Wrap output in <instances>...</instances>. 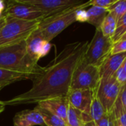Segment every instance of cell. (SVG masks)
Returning <instances> with one entry per match:
<instances>
[{"label": "cell", "instance_id": "cell-15", "mask_svg": "<svg viewBox=\"0 0 126 126\" xmlns=\"http://www.w3.org/2000/svg\"><path fill=\"white\" fill-rule=\"evenodd\" d=\"M38 75L34 74L21 73L7 69H3L0 68V90L4 87L12 84L17 81L31 80H33L34 78Z\"/></svg>", "mask_w": 126, "mask_h": 126}, {"label": "cell", "instance_id": "cell-2", "mask_svg": "<svg viewBox=\"0 0 126 126\" xmlns=\"http://www.w3.org/2000/svg\"><path fill=\"white\" fill-rule=\"evenodd\" d=\"M0 68L37 75L44 70L27 54L26 40L0 47Z\"/></svg>", "mask_w": 126, "mask_h": 126}, {"label": "cell", "instance_id": "cell-12", "mask_svg": "<svg viewBox=\"0 0 126 126\" xmlns=\"http://www.w3.org/2000/svg\"><path fill=\"white\" fill-rule=\"evenodd\" d=\"M37 105L57 115L67 124V115L69 106L68 97H58L46 100L37 103Z\"/></svg>", "mask_w": 126, "mask_h": 126}, {"label": "cell", "instance_id": "cell-14", "mask_svg": "<svg viewBox=\"0 0 126 126\" xmlns=\"http://www.w3.org/2000/svg\"><path fill=\"white\" fill-rule=\"evenodd\" d=\"M13 126H45L41 115L35 109L18 112L13 120Z\"/></svg>", "mask_w": 126, "mask_h": 126}, {"label": "cell", "instance_id": "cell-25", "mask_svg": "<svg viewBox=\"0 0 126 126\" xmlns=\"http://www.w3.org/2000/svg\"><path fill=\"white\" fill-rule=\"evenodd\" d=\"M117 0H90V6L108 9Z\"/></svg>", "mask_w": 126, "mask_h": 126}, {"label": "cell", "instance_id": "cell-7", "mask_svg": "<svg viewBox=\"0 0 126 126\" xmlns=\"http://www.w3.org/2000/svg\"><path fill=\"white\" fill-rule=\"evenodd\" d=\"M2 16L9 18L27 21H41L48 17L45 13L38 10L22 0H10L7 1Z\"/></svg>", "mask_w": 126, "mask_h": 126}, {"label": "cell", "instance_id": "cell-26", "mask_svg": "<svg viewBox=\"0 0 126 126\" xmlns=\"http://www.w3.org/2000/svg\"><path fill=\"white\" fill-rule=\"evenodd\" d=\"M126 52V40H120L113 44L111 55Z\"/></svg>", "mask_w": 126, "mask_h": 126}, {"label": "cell", "instance_id": "cell-20", "mask_svg": "<svg viewBox=\"0 0 126 126\" xmlns=\"http://www.w3.org/2000/svg\"><path fill=\"white\" fill-rule=\"evenodd\" d=\"M117 24L116 20L111 16V14L108 13L100 27L103 35L107 38H111L117 29Z\"/></svg>", "mask_w": 126, "mask_h": 126}, {"label": "cell", "instance_id": "cell-23", "mask_svg": "<svg viewBox=\"0 0 126 126\" xmlns=\"http://www.w3.org/2000/svg\"><path fill=\"white\" fill-rule=\"evenodd\" d=\"M126 32V13L124 16L118 21L117 24V29L114 33V35L111 38L113 43L118 41L123 34Z\"/></svg>", "mask_w": 126, "mask_h": 126}, {"label": "cell", "instance_id": "cell-3", "mask_svg": "<svg viewBox=\"0 0 126 126\" xmlns=\"http://www.w3.org/2000/svg\"><path fill=\"white\" fill-rule=\"evenodd\" d=\"M90 6V1L65 10L63 12L48 16L41 21L37 32L47 41L50 42L62 31L78 21V12Z\"/></svg>", "mask_w": 126, "mask_h": 126}, {"label": "cell", "instance_id": "cell-11", "mask_svg": "<svg viewBox=\"0 0 126 126\" xmlns=\"http://www.w3.org/2000/svg\"><path fill=\"white\" fill-rule=\"evenodd\" d=\"M96 90L75 89L70 90L67 97L69 104L75 109L81 111L83 114H89L91 105Z\"/></svg>", "mask_w": 126, "mask_h": 126}, {"label": "cell", "instance_id": "cell-24", "mask_svg": "<svg viewBox=\"0 0 126 126\" xmlns=\"http://www.w3.org/2000/svg\"><path fill=\"white\" fill-rule=\"evenodd\" d=\"M115 120L116 117L114 111H112L106 114L101 119H100L94 123L96 126H114Z\"/></svg>", "mask_w": 126, "mask_h": 126}, {"label": "cell", "instance_id": "cell-10", "mask_svg": "<svg viewBox=\"0 0 126 126\" xmlns=\"http://www.w3.org/2000/svg\"><path fill=\"white\" fill-rule=\"evenodd\" d=\"M51 47L50 42L46 41L36 30L26 39L27 54L37 62L49 53Z\"/></svg>", "mask_w": 126, "mask_h": 126}, {"label": "cell", "instance_id": "cell-31", "mask_svg": "<svg viewBox=\"0 0 126 126\" xmlns=\"http://www.w3.org/2000/svg\"><path fill=\"white\" fill-rule=\"evenodd\" d=\"M5 105H4V101H2V100H0V114L4 110V109H5Z\"/></svg>", "mask_w": 126, "mask_h": 126}, {"label": "cell", "instance_id": "cell-8", "mask_svg": "<svg viewBox=\"0 0 126 126\" xmlns=\"http://www.w3.org/2000/svg\"><path fill=\"white\" fill-rule=\"evenodd\" d=\"M120 89L121 85L117 81L114 77L100 80L96 90V95L107 112L113 111Z\"/></svg>", "mask_w": 126, "mask_h": 126}, {"label": "cell", "instance_id": "cell-35", "mask_svg": "<svg viewBox=\"0 0 126 126\" xmlns=\"http://www.w3.org/2000/svg\"><path fill=\"white\" fill-rule=\"evenodd\" d=\"M114 126H120V124L118 123V122H117V119H116V120H115V121H114Z\"/></svg>", "mask_w": 126, "mask_h": 126}, {"label": "cell", "instance_id": "cell-30", "mask_svg": "<svg viewBox=\"0 0 126 126\" xmlns=\"http://www.w3.org/2000/svg\"><path fill=\"white\" fill-rule=\"evenodd\" d=\"M5 22H6V17L4 16H1V17L0 18V31L2 29L3 26L4 25Z\"/></svg>", "mask_w": 126, "mask_h": 126}, {"label": "cell", "instance_id": "cell-9", "mask_svg": "<svg viewBox=\"0 0 126 126\" xmlns=\"http://www.w3.org/2000/svg\"><path fill=\"white\" fill-rule=\"evenodd\" d=\"M47 16L63 12L83 4L80 0H22Z\"/></svg>", "mask_w": 126, "mask_h": 126}, {"label": "cell", "instance_id": "cell-28", "mask_svg": "<svg viewBox=\"0 0 126 126\" xmlns=\"http://www.w3.org/2000/svg\"><path fill=\"white\" fill-rule=\"evenodd\" d=\"M118 123L120 126H126V111H123L115 116Z\"/></svg>", "mask_w": 126, "mask_h": 126}, {"label": "cell", "instance_id": "cell-4", "mask_svg": "<svg viewBox=\"0 0 126 126\" xmlns=\"http://www.w3.org/2000/svg\"><path fill=\"white\" fill-rule=\"evenodd\" d=\"M40 22L6 17V22L0 31V47L26 40L38 28Z\"/></svg>", "mask_w": 126, "mask_h": 126}, {"label": "cell", "instance_id": "cell-17", "mask_svg": "<svg viewBox=\"0 0 126 126\" xmlns=\"http://www.w3.org/2000/svg\"><path fill=\"white\" fill-rule=\"evenodd\" d=\"M107 113H108L107 111L106 110V109L104 108L101 102L97 98L96 95V92H95L93 100H92V105H91L89 114L88 116L83 114V117H84L86 123L89 122H92V121L95 123L98 121L100 119H101Z\"/></svg>", "mask_w": 126, "mask_h": 126}, {"label": "cell", "instance_id": "cell-18", "mask_svg": "<svg viewBox=\"0 0 126 126\" xmlns=\"http://www.w3.org/2000/svg\"><path fill=\"white\" fill-rule=\"evenodd\" d=\"M35 109L41 115L44 121L45 126H68L63 120L49 111L48 110L43 109L38 105L35 107Z\"/></svg>", "mask_w": 126, "mask_h": 126}, {"label": "cell", "instance_id": "cell-13", "mask_svg": "<svg viewBox=\"0 0 126 126\" xmlns=\"http://www.w3.org/2000/svg\"><path fill=\"white\" fill-rule=\"evenodd\" d=\"M126 58V52L110 55L99 66L100 80L114 77Z\"/></svg>", "mask_w": 126, "mask_h": 126}, {"label": "cell", "instance_id": "cell-34", "mask_svg": "<svg viewBox=\"0 0 126 126\" xmlns=\"http://www.w3.org/2000/svg\"><path fill=\"white\" fill-rule=\"evenodd\" d=\"M120 40H126V32L123 34V35L121 37V38H120ZM120 40H119V41H120Z\"/></svg>", "mask_w": 126, "mask_h": 126}, {"label": "cell", "instance_id": "cell-19", "mask_svg": "<svg viewBox=\"0 0 126 126\" xmlns=\"http://www.w3.org/2000/svg\"><path fill=\"white\" fill-rule=\"evenodd\" d=\"M67 124L68 126H85L86 124L83 114L79 110L73 108L70 104L68 110Z\"/></svg>", "mask_w": 126, "mask_h": 126}, {"label": "cell", "instance_id": "cell-1", "mask_svg": "<svg viewBox=\"0 0 126 126\" xmlns=\"http://www.w3.org/2000/svg\"><path fill=\"white\" fill-rule=\"evenodd\" d=\"M89 42H75L65 46L63 49L41 75L34 78L32 86L28 91L4 100L5 106L38 103L41 101L67 97L73 73L82 58Z\"/></svg>", "mask_w": 126, "mask_h": 126}, {"label": "cell", "instance_id": "cell-32", "mask_svg": "<svg viewBox=\"0 0 126 126\" xmlns=\"http://www.w3.org/2000/svg\"><path fill=\"white\" fill-rule=\"evenodd\" d=\"M121 67L123 68V71H124V72L126 73V58H125V60L123 61V63H122Z\"/></svg>", "mask_w": 126, "mask_h": 126}, {"label": "cell", "instance_id": "cell-5", "mask_svg": "<svg viewBox=\"0 0 126 126\" xmlns=\"http://www.w3.org/2000/svg\"><path fill=\"white\" fill-rule=\"evenodd\" d=\"M113 44L111 38L104 36L100 28L96 29L94 35L88 44L81 61L86 64L99 67L111 55Z\"/></svg>", "mask_w": 126, "mask_h": 126}, {"label": "cell", "instance_id": "cell-16", "mask_svg": "<svg viewBox=\"0 0 126 126\" xmlns=\"http://www.w3.org/2000/svg\"><path fill=\"white\" fill-rule=\"evenodd\" d=\"M108 13L106 9L92 6L88 10L85 11V21L92 24L96 29L100 28Z\"/></svg>", "mask_w": 126, "mask_h": 126}, {"label": "cell", "instance_id": "cell-33", "mask_svg": "<svg viewBox=\"0 0 126 126\" xmlns=\"http://www.w3.org/2000/svg\"><path fill=\"white\" fill-rule=\"evenodd\" d=\"M85 126H96L95 125V123H94V122H89V123H86V124H85Z\"/></svg>", "mask_w": 126, "mask_h": 126}, {"label": "cell", "instance_id": "cell-22", "mask_svg": "<svg viewBox=\"0 0 126 126\" xmlns=\"http://www.w3.org/2000/svg\"><path fill=\"white\" fill-rule=\"evenodd\" d=\"M113 111L115 116L123 111H126V83L121 86L119 96L114 106Z\"/></svg>", "mask_w": 126, "mask_h": 126}, {"label": "cell", "instance_id": "cell-27", "mask_svg": "<svg viewBox=\"0 0 126 126\" xmlns=\"http://www.w3.org/2000/svg\"><path fill=\"white\" fill-rule=\"evenodd\" d=\"M114 77L117 80V81L121 85V86L126 83V73L123 71L121 66L118 69Z\"/></svg>", "mask_w": 126, "mask_h": 126}, {"label": "cell", "instance_id": "cell-6", "mask_svg": "<svg viewBox=\"0 0 126 126\" xmlns=\"http://www.w3.org/2000/svg\"><path fill=\"white\" fill-rule=\"evenodd\" d=\"M100 81L99 67L86 64L81 59L73 73L70 90H97Z\"/></svg>", "mask_w": 126, "mask_h": 126}, {"label": "cell", "instance_id": "cell-29", "mask_svg": "<svg viewBox=\"0 0 126 126\" xmlns=\"http://www.w3.org/2000/svg\"><path fill=\"white\" fill-rule=\"evenodd\" d=\"M5 7H6V2H4L2 0H0V18L2 16V13L5 9Z\"/></svg>", "mask_w": 126, "mask_h": 126}, {"label": "cell", "instance_id": "cell-21", "mask_svg": "<svg viewBox=\"0 0 126 126\" xmlns=\"http://www.w3.org/2000/svg\"><path fill=\"white\" fill-rule=\"evenodd\" d=\"M107 10L117 23L126 13V0H117Z\"/></svg>", "mask_w": 126, "mask_h": 126}]
</instances>
